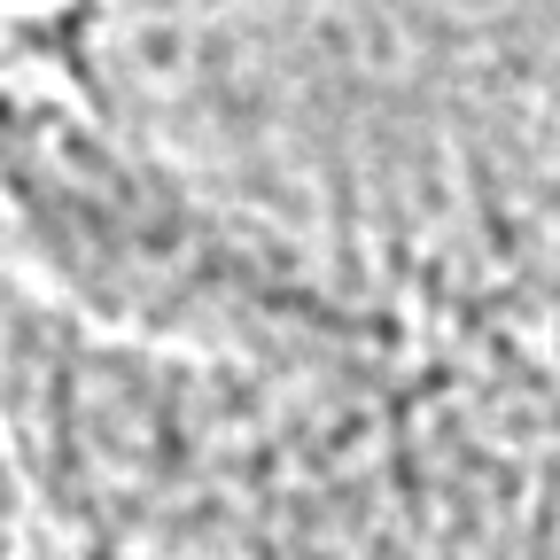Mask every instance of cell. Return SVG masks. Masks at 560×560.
<instances>
[{
	"mask_svg": "<svg viewBox=\"0 0 560 560\" xmlns=\"http://www.w3.org/2000/svg\"><path fill=\"white\" fill-rule=\"evenodd\" d=\"M0 552H9V499H0Z\"/></svg>",
	"mask_w": 560,
	"mask_h": 560,
	"instance_id": "6da1fadb",
	"label": "cell"
}]
</instances>
